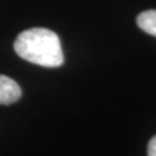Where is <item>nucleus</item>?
Here are the masks:
<instances>
[{
  "instance_id": "f257e3e1",
  "label": "nucleus",
  "mask_w": 156,
  "mask_h": 156,
  "mask_svg": "<svg viewBox=\"0 0 156 156\" xmlns=\"http://www.w3.org/2000/svg\"><path fill=\"white\" fill-rule=\"evenodd\" d=\"M14 50L27 62L43 67H59L64 62L58 35L45 28H30L16 37Z\"/></svg>"
},
{
  "instance_id": "f03ea898",
  "label": "nucleus",
  "mask_w": 156,
  "mask_h": 156,
  "mask_svg": "<svg viewBox=\"0 0 156 156\" xmlns=\"http://www.w3.org/2000/svg\"><path fill=\"white\" fill-rule=\"evenodd\" d=\"M22 95L20 86L6 75H0V104L8 105L20 100Z\"/></svg>"
},
{
  "instance_id": "7ed1b4c3",
  "label": "nucleus",
  "mask_w": 156,
  "mask_h": 156,
  "mask_svg": "<svg viewBox=\"0 0 156 156\" xmlns=\"http://www.w3.org/2000/svg\"><path fill=\"white\" fill-rule=\"evenodd\" d=\"M136 23L141 30L156 37V9L142 12L136 19Z\"/></svg>"
},
{
  "instance_id": "20e7f679",
  "label": "nucleus",
  "mask_w": 156,
  "mask_h": 156,
  "mask_svg": "<svg viewBox=\"0 0 156 156\" xmlns=\"http://www.w3.org/2000/svg\"><path fill=\"white\" fill-rule=\"evenodd\" d=\"M148 156H156V135L148 144Z\"/></svg>"
}]
</instances>
